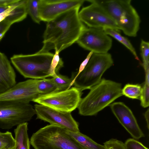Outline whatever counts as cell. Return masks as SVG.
Returning <instances> with one entry per match:
<instances>
[{"mask_svg": "<svg viewBox=\"0 0 149 149\" xmlns=\"http://www.w3.org/2000/svg\"><path fill=\"white\" fill-rule=\"evenodd\" d=\"M80 8L70 10L47 22L43 35V45L38 52L54 49L60 52L76 42L86 27L79 17Z\"/></svg>", "mask_w": 149, "mask_h": 149, "instance_id": "cell-1", "label": "cell"}, {"mask_svg": "<svg viewBox=\"0 0 149 149\" xmlns=\"http://www.w3.org/2000/svg\"><path fill=\"white\" fill-rule=\"evenodd\" d=\"M122 89L120 83L102 79L82 99L78 107L79 113L83 116L96 115L123 95Z\"/></svg>", "mask_w": 149, "mask_h": 149, "instance_id": "cell-2", "label": "cell"}, {"mask_svg": "<svg viewBox=\"0 0 149 149\" xmlns=\"http://www.w3.org/2000/svg\"><path fill=\"white\" fill-rule=\"evenodd\" d=\"M115 21L126 35L135 37L140 28V17L131 0H93Z\"/></svg>", "mask_w": 149, "mask_h": 149, "instance_id": "cell-3", "label": "cell"}, {"mask_svg": "<svg viewBox=\"0 0 149 149\" xmlns=\"http://www.w3.org/2000/svg\"><path fill=\"white\" fill-rule=\"evenodd\" d=\"M30 143L35 149H86L65 128L55 125H47L33 133Z\"/></svg>", "mask_w": 149, "mask_h": 149, "instance_id": "cell-4", "label": "cell"}, {"mask_svg": "<svg viewBox=\"0 0 149 149\" xmlns=\"http://www.w3.org/2000/svg\"><path fill=\"white\" fill-rule=\"evenodd\" d=\"M54 54L49 52L15 54L10 58L17 70L25 78L41 79L51 77L49 69Z\"/></svg>", "mask_w": 149, "mask_h": 149, "instance_id": "cell-5", "label": "cell"}, {"mask_svg": "<svg viewBox=\"0 0 149 149\" xmlns=\"http://www.w3.org/2000/svg\"><path fill=\"white\" fill-rule=\"evenodd\" d=\"M113 65L112 56L108 52L93 53L83 70L73 79L70 88L73 85L82 91L90 89L101 81L104 72Z\"/></svg>", "mask_w": 149, "mask_h": 149, "instance_id": "cell-6", "label": "cell"}, {"mask_svg": "<svg viewBox=\"0 0 149 149\" xmlns=\"http://www.w3.org/2000/svg\"><path fill=\"white\" fill-rule=\"evenodd\" d=\"M82 94V91L74 86L65 90L40 95L33 102L56 110L71 113L78 107Z\"/></svg>", "mask_w": 149, "mask_h": 149, "instance_id": "cell-7", "label": "cell"}, {"mask_svg": "<svg viewBox=\"0 0 149 149\" xmlns=\"http://www.w3.org/2000/svg\"><path fill=\"white\" fill-rule=\"evenodd\" d=\"M36 114L31 104L17 102L0 101V128L9 130L30 120Z\"/></svg>", "mask_w": 149, "mask_h": 149, "instance_id": "cell-8", "label": "cell"}, {"mask_svg": "<svg viewBox=\"0 0 149 149\" xmlns=\"http://www.w3.org/2000/svg\"><path fill=\"white\" fill-rule=\"evenodd\" d=\"M86 1L91 3L82 8L79 13V18L83 23L89 27L108 28L120 31L115 21L100 6L93 0Z\"/></svg>", "mask_w": 149, "mask_h": 149, "instance_id": "cell-9", "label": "cell"}, {"mask_svg": "<svg viewBox=\"0 0 149 149\" xmlns=\"http://www.w3.org/2000/svg\"><path fill=\"white\" fill-rule=\"evenodd\" d=\"M76 42L93 53L103 54L108 53L111 49L112 40L102 29L86 27Z\"/></svg>", "mask_w": 149, "mask_h": 149, "instance_id": "cell-10", "label": "cell"}, {"mask_svg": "<svg viewBox=\"0 0 149 149\" xmlns=\"http://www.w3.org/2000/svg\"><path fill=\"white\" fill-rule=\"evenodd\" d=\"M34 109L36 119L48 122L50 124L62 127L71 132H79L78 124L70 112L56 110L38 104L35 105Z\"/></svg>", "mask_w": 149, "mask_h": 149, "instance_id": "cell-11", "label": "cell"}, {"mask_svg": "<svg viewBox=\"0 0 149 149\" xmlns=\"http://www.w3.org/2000/svg\"><path fill=\"white\" fill-rule=\"evenodd\" d=\"M38 80L30 79L16 83L6 92L0 94V101L29 103L40 95L37 88Z\"/></svg>", "mask_w": 149, "mask_h": 149, "instance_id": "cell-12", "label": "cell"}, {"mask_svg": "<svg viewBox=\"0 0 149 149\" xmlns=\"http://www.w3.org/2000/svg\"><path fill=\"white\" fill-rule=\"evenodd\" d=\"M84 0H39V14L41 21L48 22L70 10L80 7Z\"/></svg>", "mask_w": 149, "mask_h": 149, "instance_id": "cell-13", "label": "cell"}, {"mask_svg": "<svg viewBox=\"0 0 149 149\" xmlns=\"http://www.w3.org/2000/svg\"><path fill=\"white\" fill-rule=\"evenodd\" d=\"M111 110L119 123L134 139L145 136L131 109L121 102L110 105Z\"/></svg>", "mask_w": 149, "mask_h": 149, "instance_id": "cell-14", "label": "cell"}, {"mask_svg": "<svg viewBox=\"0 0 149 149\" xmlns=\"http://www.w3.org/2000/svg\"><path fill=\"white\" fill-rule=\"evenodd\" d=\"M16 84V74L13 68L5 55L0 52V94Z\"/></svg>", "mask_w": 149, "mask_h": 149, "instance_id": "cell-15", "label": "cell"}, {"mask_svg": "<svg viewBox=\"0 0 149 149\" xmlns=\"http://www.w3.org/2000/svg\"><path fill=\"white\" fill-rule=\"evenodd\" d=\"M27 1L28 0H19L0 14V22L6 19L13 24L24 19L28 14Z\"/></svg>", "mask_w": 149, "mask_h": 149, "instance_id": "cell-16", "label": "cell"}, {"mask_svg": "<svg viewBox=\"0 0 149 149\" xmlns=\"http://www.w3.org/2000/svg\"><path fill=\"white\" fill-rule=\"evenodd\" d=\"M28 129L27 122L18 125L14 129L15 149H30Z\"/></svg>", "mask_w": 149, "mask_h": 149, "instance_id": "cell-17", "label": "cell"}, {"mask_svg": "<svg viewBox=\"0 0 149 149\" xmlns=\"http://www.w3.org/2000/svg\"><path fill=\"white\" fill-rule=\"evenodd\" d=\"M66 132L86 149H105L104 145L97 143L79 132H73L66 130Z\"/></svg>", "mask_w": 149, "mask_h": 149, "instance_id": "cell-18", "label": "cell"}, {"mask_svg": "<svg viewBox=\"0 0 149 149\" xmlns=\"http://www.w3.org/2000/svg\"><path fill=\"white\" fill-rule=\"evenodd\" d=\"M103 29L107 34L112 36L126 47L131 52L135 58L141 63L135 48L127 38L122 36L118 31L114 29L108 28Z\"/></svg>", "mask_w": 149, "mask_h": 149, "instance_id": "cell-19", "label": "cell"}, {"mask_svg": "<svg viewBox=\"0 0 149 149\" xmlns=\"http://www.w3.org/2000/svg\"><path fill=\"white\" fill-rule=\"evenodd\" d=\"M37 88L40 95H44L57 91V88L51 79H38Z\"/></svg>", "mask_w": 149, "mask_h": 149, "instance_id": "cell-20", "label": "cell"}, {"mask_svg": "<svg viewBox=\"0 0 149 149\" xmlns=\"http://www.w3.org/2000/svg\"><path fill=\"white\" fill-rule=\"evenodd\" d=\"M75 76V73L74 74L72 77L70 78L66 76L58 73L51 79L56 86L58 91H60L70 88V85Z\"/></svg>", "mask_w": 149, "mask_h": 149, "instance_id": "cell-21", "label": "cell"}, {"mask_svg": "<svg viewBox=\"0 0 149 149\" xmlns=\"http://www.w3.org/2000/svg\"><path fill=\"white\" fill-rule=\"evenodd\" d=\"M142 91L140 85L128 84L122 89L123 95L132 99H140Z\"/></svg>", "mask_w": 149, "mask_h": 149, "instance_id": "cell-22", "label": "cell"}, {"mask_svg": "<svg viewBox=\"0 0 149 149\" xmlns=\"http://www.w3.org/2000/svg\"><path fill=\"white\" fill-rule=\"evenodd\" d=\"M39 0H28L27 9L28 14L35 22L40 24L41 20L39 14Z\"/></svg>", "mask_w": 149, "mask_h": 149, "instance_id": "cell-23", "label": "cell"}, {"mask_svg": "<svg viewBox=\"0 0 149 149\" xmlns=\"http://www.w3.org/2000/svg\"><path fill=\"white\" fill-rule=\"evenodd\" d=\"M15 146V139L11 132H0V149H13Z\"/></svg>", "mask_w": 149, "mask_h": 149, "instance_id": "cell-24", "label": "cell"}, {"mask_svg": "<svg viewBox=\"0 0 149 149\" xmlns=\"http://www.w3.org/2000/svg\"><path fill=\"white\" fill-rule=\"evenodd\" d=\"M59 53L57 50H55V53L50 66L49 73L52 77L58 74L60 70L64 66V63L59 56Z\"/></svg>", "mask_w": 149, "mask_h": 149, "instance_id": "cell-25", "label": "cell"}, {"mask_svg": "<svg viewBox=\"0 0 149 149\" xmlns=\"http://www.w3.org/2000/svg\"><path fill=\"white\" fill-rule=\"evenodd\" d=\"M141 55L143 60L142 65L145 72H149V43L141 40L140 45Z\"/></svg>", "mask_w": 149, "mask_h": 149, "instance_id": "cell-26", "label": "cell"}, {"mask_svg": "<svg viewBox=\"0 0 149 149\" xmlns=\"http://www.w3.org/2000/svg\"><path fill=\"white\" fill-rule=\"evenodd\" d=\"M149 83L145 81L142 87V91L140 100L141 105L144 108H146L149 105Z\"/></svg>", "mask_w": 149, "mask_h": 149, "instance_id": "cell-27", "label": "cell"}, {"mask_svg": "<svg viewBox=\"0 0 149 149\" xmlns=\"http://www.w3.org/2000/svg\"><path fill=\"white\" fill-rule=\"evenodd\" d=\"M104 144L105 149H126L124 143L116 139H111Z\"/></svg>", "mask_w": 149, "mask_h": 149, "instance_id": "cell-28", "label": "cell"}, {"mask_svg": "<svg viewBox=\"0 0 149 149\" xmlns=\"http://www.w3.org/2000/svg\"><path fill=\"white\" fill-rule=\"evenodd\" d=\"M126 149H148L134 139H129L124 143Z\"/></svg>", "mask_w": 149, "mask_h": 149, "instance_id": "cell-29", "label": "cell"}, {"mask_svg": "<svg viewBox=\"0 0 149 149\" xmlns=\"http://www.w3.org/2000/svg\"><path fill=\"white\" fill-rule=\"evenodd\" d=\"M13 24L7 19L0 22V41Z\"/></svg>", "mask_w": 149, "mask_h": 149, "instance_id": "cell-30", "label": "cell"}, {"mask_svg": "<svg viewBox=\"0 0 149 149\" xmlns=\"http://www.w3.org/2000/svg\"><path fill=\"white\" fill-rule=\"evenodd\" d=\"M93 53V52H89L86 58L81 64L79 68L78 71L77 72V73H75V76L74 79L83 70L88 64Z\"/></svg>", "mask_w": 149, "mask_h": 149, "instance_id": "cell-31", "label": "cell"}, {"mask_svg": "<svg viewBox=\"0 0 149 149\" xmlns=\"http://www.w3.org/2000/svg\"><path fill=\"white\" fill-rule=\"evenodd\" d=\"M19 0H0V6H9L17 3Z\"/></svg>", "mask_w": 149, "mask_h": 149, "instance_id": "cell-32", "label": "cell"}, {"mask_svg": "<svg viewBox=\"0 0 149 149\" xmlns=\"http://www.w3.org/2000/svg\"><path fill=\"white\" fill-rule=\"evenodd\" d=\"M149 109H148L147 111H146L145 113L144 114V116L147 123V127L148 129H149Z\"/></svg>", "mask_w": 149, "mask_h": 149, "instance_id": "cell-33", "label": "cell"}, {"mask_svg": "<svg viewBox=\"0 0 149 149\" xmlns=\"http://www.w3.org/2000/svg\"><path fill=\"white\" fill-rule=\"evenodd\" d=\"M13 149H15V148H13Z\"/></svg>", "mask_w": 149, "mask_h": 149, "instance_id": "cell-34", "label": "cell"}]
</instances>
